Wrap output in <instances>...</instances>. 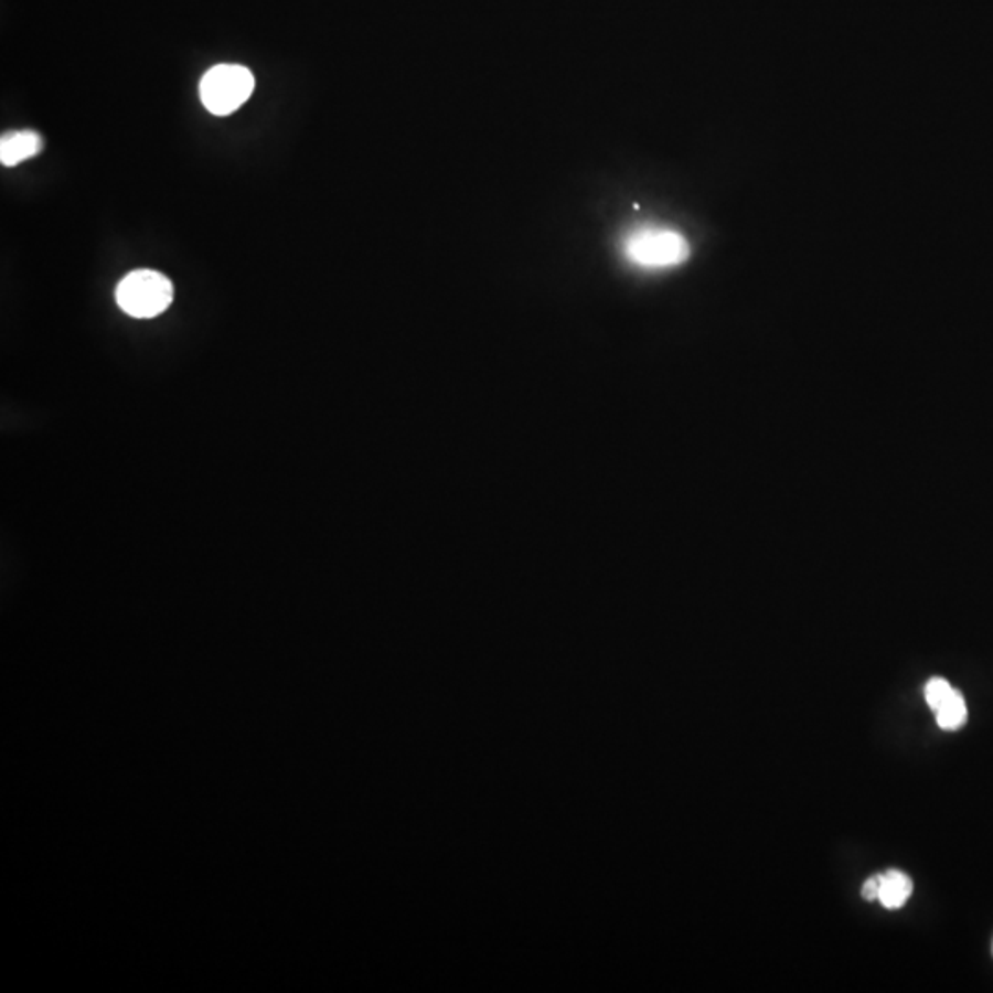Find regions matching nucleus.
Wrapping results in <instances>:
<instances>
[{"mask_svg":"<svg viewBox=\"0 0 993 993\" xmlns=\"http://www.w3.org/2000/svg\"><path fill=\"white\" fill-rule=\"evenodd\" d=\"M622 250L629 264L640 269H672L688 259L690 243L666 226H639L623 237Z\"/></svg>","mask_w":993,"mask_h":993,"instance_id":"nucleus-1","label":"nucleus"},{"mask_svg":"<svg viewBox=\"0 0 993 993\" xmlns=\"http://www.w3.org/2000/svg\"><path fill=\"white\" fill-rule=\"evenodd\" d=\"M116 302L129 317L153 319L173 302V284L157 270H132L116 287Z\"/></svg>","mask_w":993,"mask_h":993,"instance_id":"nucleus-2","label":"nucleus"},{"mask_svg":"<svg viewBox=\"0 0 993 993\" xmlns=\"http://www.w3.org/2000/svg\"><path fill=\"white\" fill-rule=\"evenodd\" d=\"M253 90V72L242 65L214 66L199 85L204 107L215 116L232 115L250 98Z\"/></svg>","mask_w":993,"mask_h":993,"instance_id":"nucleus-3","label":"nucleus"},{"mask_svg":"<svg viewBox=\"0 0 993 993\" xmlns=\"http://www.w3.org/2000/svg\"><path fill=\"white\" fill-rule=\"evenodd\" d=\"M43 149V138L35 131L8 132L0 140V162L2 166L21 164L24 160L32 159Z\"/></svg>","mask_w":993,"mask_h":993,"instance_id":"nucleus-4","label":"nucleus"},{"mask_svg":"<svg viewBox=\"0 0 993 993\" xmlns=\"http://www.w3.org/2000/svg\"><path fill=\"white\" fill-rule=\"evenodd\" d=\"M912 894V882L904 872L888 871L882 876L879 901L887 909H901Z\"/></svg>","mask_w":993,"mask_h":993,"instance_id":"nucleus-5","label":"nucleus"},{"mask_svg":"<svg viewBox=\"0 0 993 993\" xmlns=\"http://www.w3.org/2000/svg\"><path fill=\"white\" fill-rule=\"evenodd\" d=\"M935 712H937L938 727L943 728V730H957L968 719L965 701L959 690H954L953 694L949 695V700L943 701L942 705L938 706Z\"/></svg>","mask_w":993,"mask_h":993,"instance_id":"nucleus-6","label":"nucleus"},{"mask_svg":"<svg viewBox=\"0 0 993 993\" xmlns=\"http://www.w3.org/2000/svg\"><path fill=\"white\" fill-rule=\"evenodd\" d=\"M953 686H951L946 679H931L926 686L927 703H929L932 711H937L938 706L942 705L943 701H948L949 695L953 694Z\"/></svg>","mask_w":993,"mask_h":993,"instance_id":"nucleus-7","label":"nucleus"},{"mask_svg":"<svg viewBox=\"0 0 993 993\" xmlns=\"http://www.w3.org/2000/svg\"><path fill=\"white\" fill-rule=\"evenodd\" d=\"M879 887H882V876L871 877V879H866V882L863 883L861 896H863L866 901H874V899L879 898Z\"/></svg>","mask_w":993,"mask_h":993,"instance_id":"nucleus-8","label":"nucleus"}]
</instances>
